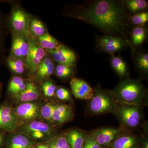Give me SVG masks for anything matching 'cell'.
Returning a JSON list of instances; mask_svg holds the SVG:
<instances>
[{"label": "cell", "mask_w": 148, "mask_h": 148, "mask_svg": "<svg viewBox=\"0 0 148 148\" xmlns=\"http://www.w3.org/2000/svg\"><path fill=\"white\" fill-rule=\"evenodd\" d=\"M125 8L123 1L96 0L68 6L64 12L108 35L122 38L127 32Z\"/></svg>", "instance_id": "obj_1"}, {"label": "cell", "mask_w": 148, "mask_h": 148, "mask_svg": "<svg viewBox=\"0 0 148 148\" xmlns=\"http://www.w3.org/2000/svg\"><path fill=\"white\" fill-rule=\"evenodd\" d=\"M108 91L116 103L129 106H141L147 96V89L140 81L130 78Z\"/></svg>", "instance_id": "obj_2"}, {"label": "cell", "mask_w": 148, "mask_h": 148, "mask_svg": "<svg viewBox=\"0 0 148 148\" xmlns=\"http://www.w3.org/2000/svg\"><path fill=\"white\" fill-rule=\"evenodd\" d=\"M12 6L8 15V27L11 35H24L29 36V26L33 15L21 6L17 1H7Z\"/></svg>", "instance_id": "obj_3"}, {"label": "cell", "mask_w": 148, "mask_h": 148, "mask_svg": "<svg viewBox=\"0 0 148 148\" xmlns=\"http://www.w3.org/2000/svg\"><path fill=\"white\" fill-rule=\"evenodd\" d=\"M141 108V106H129L116 103L114 114L123 127L135 129L140 125L143 119Z\"/></svg>", "instance_id": "obj_4"}, {"label": "cell", "mask_w": 148, "mask_h": 148, "mask_svg": "<svg viewBox=\"0 0 148 148\" xmlns=\"http://www.w3.org/2000/svg\"><path fill=\"white\" fill-rule=\"evenodd\" d=\"M116 102L108 91L96 88L88 102L89 111L94 114H114Z\"/></svg>", "instance_id": "obj_5"}, {"label": "cell", "mask_w": 148, "mask_h": 148, "mask_svg": "<svg viewBox=\"0 0 148 148\" xmlns=\"http://www.w3.org/2000/svg\"><path fill=\"white\" fill-rule=\"evenodd\" d=\"M29 51L25 64L27 71L32 75H36L38 66L47 55L46 51L38 44L36 38L29 35Z\"/></svg>", "instance_id": "obj_6"}, {"label": "cell", "mask_w": 148, "mask_h": 148, "mask_svg": "<svg viewBox=\"0 0 148 148\" xmlns=\"http://www.w3.org/2000/svg\"><path fill=\"white\" fill-rule=\"evenodd\" d=\"M18 122L15 110L8 102L0 105V130L13 132L17 128Z\"/></svg>", "instance_id": "obj_7"}, {"label": "cell", "mask_w": 148, "mask_h": 148, "mask_svg": "<svg viewBox=\"0 0 148 148\" xmlns=\"http://www.w3.org/2000/svg\"><path fill=\"white\" fill-rule=\"evenodd\" d=\"M128 45L127 41L124 38L112 35H106L98 38L97 46L103 52L113 54L124 49Z\"/></svg>", "instance_id": "obj_8"}, {"label": "cell", "mask_w": 148, "mask_h": 148, "mask_svg": "<svg viewBox=\"0 0 148 148\" xmlns=\"http://www.w3.org/2000/svg\"><path fill=\"white\" fill-rule=\"evenodd\" d=\"M121 133V130L113 127H104L95 130L89 135L102 148H110Z\"/></svg>", "instance_id": "obj_9"}, {"label": "cell", "mask_w": 148, "mask_h": 148, "mask_svg": "<svg viewBox=\"0 0 148 148\" xmlns=\"http://www.w3.org/2000/svg\"><path fill=\"white\" fill-rule=\"evenodd\" d=\"M12 44L8 56L25 61L29 53V36L12 34Z\"/></svg>", "instance_id": "obj_10"}, {"label": "cell", "mask_w": 148, "mask_h": 148, "mask_svg": "<svg viewBox=\"0 0 148 148\" xmlns=\"http://www.w3.org/2000/svg\"><path fill=\"white\" fill-rule=\"evenodd\" d=\"M40 106L34 102L20 103L15 109L18 121L21 120L25 122L35 120L40 115Z\"/></svg>", "instance_id": "obj_11"}, {"label": "cell", "mask_w": 148, "mask_h": 148, "mask_svg": "<svg viewBox=\"0 0 148 148\" xmlns=\"http://www.w3.org/2000/svg\"><path fill=\"white\" fill-rule=\"evenodd\" d=\"M46 51L48 55L58 64L74 65L76 61L75 52L63 45L60 44L53 50Z\"/></svg>", "instance_id": "obj_12"}, {"label": "cell", "mask_w": 148, "mask_h": 148, "mask_svg": "<svg viewBox=\"0 0 148 148\" xmlns=\"http://www.w3.org/2000/svg\"><path fill=\"white\" fill-rule=\"evenodd\" d=\"M70 85L72 92L77 99L89 100L94 94V90L83 80L73 78Z\"/></svg>", "instance_id": "obj_13"}, {"label": "cell", "mask_w": 148, "mask_h": 148, "mask_svg": "<svg viewBox=\"0 0 148 148\" xmlns=\"http://www.w3.org/2000/svg\"><path fill=\"white\" fill-rule=\"evenodd\" d=\"M6 1L0 0V3ZM8 15L0 10V67L6 58L5 40L9 34L8 27Z\"/></svg>", "instance_id": "obj_14"}, {"label": "cell", "mask_w": 148, "mask_h": 148, "mask_svg": "<svg viewBox=\"0 0 148 148\" xmlns=\"http://www.w3.org/2000/svg\"><path fill=\"white\" fill-rule=\"evenodd\" d=\"M36 142L31 137L22 132L10 135L6 139L5 148H29L33 147Z\"/></svg>", "instance_id": "obj_15"}, {"label": "cell", "mask_w": 148, "mask_h": 148, "mask_svg": "<svg viewBox=\"0 0 148 148\" xmlns=\"http://www.w3.org/2000/svg\"><path fill=\"white\" fill-rule=\"evenodd\" d=\"M39 88L34 81H27V86L24 90L12 97L14 101L20 103L34 102L39 98Z\"/></svg>", "instance_id": "obj_16"}, {"label": "cell", "mask_w": 148, "mask_h": 148, "mask_svg": "<svg viewBox=\"0 0 148 148\" xmlns=\"http://www.w3.org/2000/svg\"><path fill=\"white\" fill-rule=\"evenodd\" d=\"M142 141L139 135L131 133L121 134L110 148H140Z\"/></svg>", "instance_id": "obj_17"}, {"label": "cell", "mask_w": 148, "mask_h": 148, "mask_svg": "<svg viewBox=\"0 0 148 148\" xmlns=\"http://www.w3.org/2000/svg\"><path fill=\"white\" fill-rule=\"evenodd\" d=\"M73 113L70 106L65 104L54 105L51 122L57 125L64 124L73 118Z\"/></svg>", "instance_id": "obj_18"}, {"label": "cell", "mask_w": 148, "mask_h": 148, "mask_svg": "<svg viewBox=\"0 0 148 148\" xmlns=\"http://www.w3.org/2000/svg\"><path fill=\"white\" fill-rule=\"evenodd\" d=\"M55 67L53 60L47 53L39 66L35 75L36 80L40 82H44L48 79L54 73Z\"/></svg>", "instance_id": "obj_19"}, {"label": "cell", "mask_w": 148, "mask_h": 148, "mask_svg": "<svg viewBox=\"0 0 148 148\" xmlns=\"http://www.w3.org/2000/svg\"><path fill=\"white\" fill-rule=\"evenodd\" d=\"M35 131L43 132L49 138H50L53 134L52 127L44 122L35 120L21 126V132L26 135H29L30 133Z\"/></svg>", "instance_id": "obj_20"}, {"label": "cell", "mask_w": 148, "mask_h": 148, "mask_svg": "<svg viewBox=\"0 0 148 148\" xmlns=\"http://www.w3.org/2000/svg\"><path fill=\"white\" fill-rule=\"evenodd\" d=\"M64 135L70 148H83L87 137L84 131L74 129L67 131Z\"/></svg>", "instance_id": "obj_21"}, {"label": "cell", "mask_w": 148, "mask_h": 148, "mask_svg": "<svg viewBox=\"0 0 148 148\" xmlns=\"http://www.w3.org/2000/svg\"><path fill=\"white\" fill-rule=\"evenodd\" d=\"M27 81L19 76L11 78L7 88V93L12 97L22 92L27 86Z\"/></svg>", "instance_id": "obj_22"}, {"label": "cell", "mask_w": 148, "mask_h": 148, "mask_svg": "<svg viewBox=\"0 0 148 148\" xmlns=\"http://www.w3.org/2000/svg\"><path fill=\"white\" fill-rule=\"evenodd\" d=\"M3 64H5L11 72L19 76L27 70L25 61L18 58L7 56Z\"/></svg>", "instance_id": "obj_23"}, {"label": "cell", "mask_w": 148, "mask_h": 148, "mask_svg": "<svg viewBox=\"0 0 148 148\" xmlns=\"http://www.w3.org/2000/svg\"><path fill=\"white\" fill-rule=\"evenodd\" d=\"M29 30L30 35L36 38L48 32L47 28L43 22L34 16L30 21Z\"/></svg>", "instance_id": "obj_24"}, {"label": "cell", "mask_w": 148, "mask_h": 148, "mask_svg": "<svg viewBox=\"0 0 148 148\" xmlns=\"http://www.w3.org/2000/svg\"><path fill=\"white\" fill-rule=\"evenodd\" d=\"M38 45L45 51L55 49L61 44L48 32L41 36L36 38Z\"/></svg>", "instance_id": "obj_25"}, {"label": "cell", "mask_w": 148, "mask_h": 148, "mask_svg": "<svg viewBox=\"0 0 148 148\" xmlns=\"http://www.w3.org/2000/svg\"><path fill=\"white\" fill-rule=\"evenodd\" d=\"M111 66L120 77H124L127 74V65L120 57L113 56L111 60Z\"/></svg>", "instance_id": "obj_26"}, {"label": "cell", "mask_w": 148, "mask_h": 148, "mask_svg": "<svg viewBox=\"0 0 148 148\" xmlns=\"http://www.w3.org/2000/svg\"><path fill=\"white\" fill-rule=\"evenodd\" d=\"M74 71V65L58 64L55 67L54 73L57 77L64 79L72 77Z\"/></svg>", "instance_id": "obj_27"}, {"label": "cell", "mask_w": 148, "mask_h": 148, "mask_svg": "<svg viewBox=\"0 0 148 148\" xmlns=\"http://www.w3.org/2000/svg\"><path fill=\"white\" fill-rule=\"evenodd\" d=\"M124 4L125 8L133 13H139L148 7V3L145 0H126Z\"/></svg>", "instance_id": "obj_28"}, {"label": "cell", "mask_w": 148, "mask_h": 148, "mask_svg": "<svg viewBox=\"0 0 148 148\" xmlns=\"http://www.w3.org/2000/svg\"><path fill=\"white\" fill-rule=\"evenodd\" d=\"M147 36L145 28L143 26L135 27L132 32V42L135 46H138L143 44Z\"/></svg>", "instance_id": "obj_29"}, {"label": "cell", "mask_w": 148, "mask_h": 148, "mask_svg": "<svg viewBox=\"0 0 148 148\" xmlns=\"http://www.w3.org/2000/svg\"><path fill=\"white\" fill-rule=\"evenodd\" d=\"M47 145L49 148H70L65 135L52 138Z\"/></svg>", "instance_id": "obj_30"}, {"label": "cell", "mask_w": 148, "mask_h": 148, "mask_svg": "<svg viewBox=\"0 0 148 148\" xmlns=\"http://www.w3.org/2000/svg\"><path fill=\"white\" fill-rule=\"evenodd\" d=\"M136 64L137 67L143 73L148 72V54L147 53L138 54L136 57Z\"/></svg>", "instance_id": "obj_31"}, {"label": "cell", "mask_w": 148, "mask_h": 148, "mask_svg": "<svg viewBox=\"0 0 148 148\" xmlns=\"http://www.w3.org/2000/svg\"><path fill=\"white\" fill-rule=\"evenodd\" d=\"M56 86L52 81L47 79L44 82L42 86V90L46 97H51L55 95Z\"/></svg>", "instance_id": "obj_32"}, {"label": "cell", "mask_w": 148, "mask_h": 148, "mask_svg": "<svg viewBox=\"0 0 148 148\" xmlns=\"http://www.w3.org/2000/svg\"><path fill=\"white\" fill-rule=\"evenodd\" d=\"M54 104L46 103L40 107V115L44 119L51 122V116Z\"/></svg>", "instance_id": "obj_33"}, {"label": "cell", "mask_w": 148, "mask_h": 148, "mask_svg": "<svg viewBox=\"0 0 148 148\" xmlns=\"http://www.w3.org/2000/svg\"><path fill=\"white\" fill-rule=\"evenodd\" d=\"M148 21V12H140L136 14L131 17V21L132 24L141 26L145 24Z\"/></svg>", "instance_id": "obj_34"}, {"label": "cell", "mask_w": 148, "mask_h": 148, "mask_svg": "<svg viewBox=\"0 0 148 148\" xmlns=\"http://www.w3.org/2000/svg\"><path fill=\"white\" fill-rule=\"evenodd\" d=\"M55 94L61 101H71V99L69 90L64 88H58L56 90Z\"/></svg>", "instance_id": "obj_35"}, {"label": "cell", "mask_w": 148, "mask_h": 148, "mask_svg": "<svg viewBox=\"0 0 148 148\" xmlns=\"http://www.w3.org/2000/svg\"><path fill=\"white\" fill-rule=\"evenodd\" d=\"M83 148H102L93 138L90 136L86 137Z\"/></svg>", "instance_id": "obj_36"}, {"label": "cell", "mask_w": 148, "mask_h": 148, "mask_svg": "<svg viewBox=\"0 0 148 148\" xmlns=\"http://www.w3.org/2000/svg\"><path fill=\"white\" fill-rule=\"evenodd\" d=\"M28 136L31 137L32 139H34V140H42L47 137L44 133L39 131H35V132H32Z\"/></svg>", "instance_id": "obj_37"}, {"label": "cell", "mask_w": 148, "mask_h": 148, "mask_svg": "<svg viewBox=\"0 0 148 148\" xmlns=\"http://www.w3.org/2000/svg\"><path fill=\"white\" fill-rule=\"evenodd\" d=\"M5 132L3 130H0V148L5 145Z\"/></svg>", "instance_id": "obj_38"}, {"label": "cell", "mask_w": 148, "mask_h": 148, "mask_svg": "<svg viewBox=\"0 0 148 148\" xmlns=\"http://www.w3.org/2000/svg\"><path fill=\"white\" fill-rule=\"evenodd\" d=\"M140 148H148V141L147 138L142 140Z\"/></svg>", "instance_id": "obj_39"}, {"label": "cell", "mask_w": 148, "mask_h": 148, "mask_svg": "<svg viewBox=\"0 0 148 148\" xmlns=\"http://www.w3.org/2000/svg\"><path fill=\"white\" fill-rule=\"evenodd\" d=\"M36 148H49V147L48 145L42 144V145H40L37 146Z\"/></svg>", "instance_id": "obj_40"}, {"label": "cell", "mask_w": 148, "mask_h": 148, "mask_svg": "<svg viewBox=\"0 0 148 148\" xmlns=\"http://www.w3.org/2000/svg\"><path fill=\"white\" fill-rule=\"evenodd\" d=\"M3 89V84L0 82V98L2 95V92Z\"/></svg>", "instance_id": "obj_41"}, {"label": "cell", "mask_w": 148, "mask_h": 148, "mask_svg": "<svg viewBox=\"0 0 148 148\" xmlns=\"http://www.w3.org/2000/svg\"><path fill=\"white\" fill-rule=\"evenodd\" d=\"M34 148V147H31V148Z\"/></svg>", "instance_id": "obj_42"}]
</instances>
